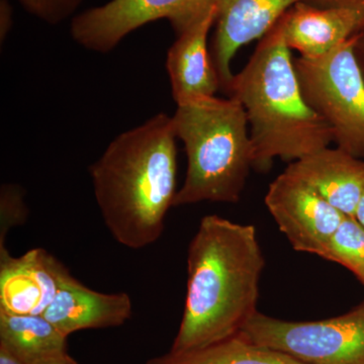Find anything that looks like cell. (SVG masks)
Returning <instances> with one entry per match:
<instances>
[{
  "label": "cell",
  "mask_w": 364,
  "mask_h": 364,
  "mask_svg": "<svg viewBox=\"0 0 364 364\" xmlns=\"http://www.w3.org/2000/svg\"><path fill=\"white\" fill-rule=\"evenodd\" d=\"M264 267L253 225L203 217L189 243L186 305L171 351L203 348L239 334L258 312Z\"/></svg>",
  "instance_id": "6da1fadb"
},
{
  "label": "cell",
  "mask_w": 364,
  "mask_h": 364,
  "mask_svg": "<svg viewBox=\"0 0 364 364\" xmlns=\"http://www.w3.org/2000/svg\"><path fill=\"white\" fill-rule=\"evenodd\" d=\"M176 140L172 117L161 112L114 138L90 166L105 226L124 247L138 250L161 237L177 193Z\"/></svg>",
  "instance_id": "7a4b0ae2"
},
{
  "label": "cell",
  "mask_w": 364,
  "mask_h": 364,
  "mask_svg": "<svg viewBox=\"0 0 364 364\" xmlns=\"http://www.w3.org/2000/svg\"><path fill=\"white\" fill-rule=\"evenodd\" d=\"M226 91L247 117L253 168L265 171L275 159L294 162L333 143L329 127L301 92L280 20L259 40Z\"/></svg>",
  "instance_id": "3957f363"
},
{
  "label": "cell",
  "mask_w": 364,
  "mask_h": 364,
  "mask_svg": "<svg viewBox=\"0 0 364 364\" xmlns=\"http://www.w3.org/2000/svg\"><path fill=\"white\" fill-rule=\"evenodd\" d=\"M174 132L188 158L183 186L173 207L240 200L253 150L247 117L236 98H198L177 105Z\"/></svg>",
  "instance_id": "277c9868"
},
{
  "label": "cell",
  "mask_w": 364,
  "mask_h": 364,
  "mask_svg": "<svg viewBox=\"0 0 364 364\" xmlns=\"http://www.w3.org/2000/svg\"><path fill=\"white\" fill-rule=\"evenodd\" d=\"M355 35L318 58L294 60L306 104L329 127L333 143L364 160V77Z\"/></svg>",
  "instance_id": "5b68a950"
},
{
  "label": "cell",
  "mask_w": 364,
  "mask_h": 364,
  "mask_svg": "<svg viewBox=\"0 0 364 364\" xmlns=\"http://www.w3.org/2000/svg\"><path fill=\"white\" fill-rule=\"evenodd\" d=\"M239 334L305 364H364V301L343 315L311 322L257 312Z\"/></svg>",
  "instance_id": "8992f818"
},
{
  "label": "cell",
  "mask_w": 364,
  "mask_h": 364,
  "mask_svg": "<svg viewBox=\"0 0 364 364\" xmlns=\"http://www.w3.org/2000/svg\"><path fill=\"white\" fill-rule=\"evenodd\" d=\"M219 0H111L72 20V38L91 51H112L146 23L168 20L177 36L203 20Z\"/></svg>",
  "instance_id": "52a82bcc"
},
{
  "label": "cell",
  "mask_w": 364,
  "mask_h": 364,
  "mask_svg": "<svg viewBox=\"0 0 364 364\" xmlns=\"http://www.w3.org/2000/svg\"><path fill=\"white\" fill-rule=\"evenodd\" d=\"M264 203L294 250L322 258L333 235L347 217L286 171L269 184Z\"/></svg>",
  "instance_id": "ba28073f"
},
{
  "label": "cell",
  "mask_w": 364,
  "mask_h": 364,
  "mask_svg": "<svg viewBox=\"0 0 364 364\" xmlns=\"http://www.w3.org/2000/svg\"><path fill=\"white\" fill-rule=\"evenodd\" d=\"M70 272L44 249L21 257L0 253V311L14 315H43Z\"/></svg>",
  "instance_id": "9c48e42d"
},
{
  "label": "cell",
  "mask_w": 364,
  "mask_h": 364,
  "mask_svg": "<svg viewBox=\"0 0 364 364\" xmlns=\"http://www.w3.org/2000/svg\"><path fill=\"white\" fill-rule=\"evenodd\" d=\"M314 0H219L212 57L226 90L233 78L232 61L244 46L261 40L299 2Z\"/></svg>",
  "instance_id": "30bf717a"
},
{
  "label": "cell",
  "mask_w": 364,
  "mask_h": 364,
  "mask_svg": "<svg viewBox=\"0 0 364 364\" xmlns=\"http://www.w3.org/2000/svg\"><path fill=\"white\" fill-rule=\"evenodd\" d=\"M280 23L289 49L304 58H318L353 37L364 26V13L299 2L282 16Z\"/></svg>",
  "instance_id": "8fae6325"
},
{
  "label": "cell",
  "mask_w": 364,
  "mask_h": 364,
  "mask_svg": "<svg viewBox=\"0 0 364 364\" xmlns=\"http://www.w3.org/2000/svg\"><path fill=\"white\" fill-rule=\"evenodd\" d=\"M218 6L195 26L181 35L167 53L172 97L176 105L198 98L215 97L222 87L212 53L208 52V37L215 26Z\"/></svg>",
  "instance_id": "7c38bea8"
},
{
  "label": "cell",
  "mask_w": 364,
  "mask_h": 364,
  "mask_svg": "<svg viewBox=\"0 0 364 364\" xmlns=\"http://www.w3.org/2000/svg\"><path fill=\"white\" fill-rule=\"evenodd\" d=\"M305 182L347 217H354L364 191V160L340 148H324L289 163L284 170Z\"/></svg>",
  "instance_id": "4fadbf2b"
},
{
  "label": "cell",
  "mask_w": 364,
  "mask_h": 364,
  "mask_svg": "<svg viewBox=\"0 0 364 364\" xmlns=\"http://www.w3.org/2000/svg\"><path fill=\"white\" fill-rule=\"evenodd\" d=\"M132 314L128 294L98 293L69 275L43 316L68 337L80 330L119 327Z\"/></svg>",
  "instance_id": "5bb4252c"
},
{
  "label": "cell",
  "mask_w": 364,
  "mask_h": 364,
  "mask_svg": "<svg viewBox=\"0 0 364 364\" xmlns=\"http://www.w3.org/2000/svg\"><path fill=\"white\" fill-rule=\"evenodd\" d=\"M67 337L43 315H14L0 311V344L25 364L71 360Z\"/></svg>",
  "instance_id": "9a60e30c"
},
{
  "label": "cell",
  "mask_w": 364,
  "mask_h": 364,
  "mask_svg": "<svg viewBox=\"0 0 364 364\" xmlns=\"http://www.w3.org/2000/svg\"><path fill=\"white\" fill-rule=\"evenodd\" d=\"M146 364H305L274 349L249 341L241 334L193 350H170Z\"/></svg>",
  "instance_id": "2e32d148"
},
{
  "label": "cell",
  "mask_w": 364,
  "mask_h": 364,
  "mask_svg": "<svg viewBox=\"0 0 364 364\" xmlns=\"http://www.w3.org/2000/svg\"><path fill=\"white\" fill-rule=\"evenodd\" d=\"M323 259L350 270L364 287V228L354 218H344L328 244Z\"/></svg>",
  "instance_id": "e0dca14e"
},
{
  "label": "cell",
  "mask_w": 364,
  "mask_h": 364,
  "mask_svg": "<svg viewBox=\"0 0 364 364\" xmlns=\"http://www.w3.org/2000/svg\"><path fill=\"white\" fill-rule=\"evenodd\" d=\"M0 210H1V232L0 244L4 243L7 232L11 228L18 226L26 219V210L23 193L20 186L4 184L0 193Z\"/></svg>",
  "instance_id": "ac0fdd59"
},
{
  "label": "cell",
  "mask_w": 364,
  "mask_h": 364,
  "mask_svg": "<svg viewBox=\"0 0 364 364\" xmlns=\"http://www.w3.org/2000/svg\"><path fill=\"white\" fill-rule=\"evenodd\" d=\"M33 16L50 25H58L75 13L82 0H18Z\"/></svg>",
  "instance_id": "d6986e66"
},
{
  "label": "cell",
  "mask_w": 364,
  "mask_h": 364,
  "mask_svg": "<svg viewBox=\"0 0 364 364\" xmlns=\"http://www.w3.org/2000/svg\"><path fill=\"white\" fill-rule=\"evenodd\" d=\"M13 26V9L7 0H0V40L4 42Z\"/></svg>",
  "instance_id": "ffe728a7"
},
{
  "label": "cell",
  "mask_w": 364,
  "mask_h": 364,
  "mask_svg": "<svg viewBox=\"0 0 364 364\" xmlns=\"http://www.w3.org/2000/svg\"><path fill=\"white\" fill-rule=\"evenodd\" d=\"M312 4L323 7H348L364 13V0H314Z\"/></svg>",
  "instance_id": "44dd1931"
},
{
  "label": "cell",
  "mask_w": 364,
  "mask_h": 364,
  "mask_svg": "<svg viewBox=\"0 0 364 364\" xmlns=\"http://www.w3.org/2000/svg\"><path fill=\"white\" fill-rule=\"evenodd\" d=\"M354 51H355L356 58H358L359 67H360L364 77V26L355 33Z\"/></svg>",
  "instance_id": "7402d4cb"
},
{
  "label": "cell",
  "mask_w": 364,
  "mask_h": 364,
  "mask_svg": "<svg viewBox=\"0 0 364 364\" xmlns=\"http://www.w3.org/2000/svg\"><path fill=\"white\" fill-rule=\"evenodd\" d=\"M0 364H25L20 359L16 358V355L4 346V344H0Z\"/></svg>",
  "instance_id": "603a6c76"
},
{
  "label": "cell",
  "mask_w": 364,
  "mask_h": 364,
  "mask_svg": "<svg viewBox=\"0 0 364 364\" xmlns=\"http://www.w3.org/2000/svg\"><path fill=\"white\" fill-rule=\"evenodd\" d=\"M354 219L356 220L364 228V191L360 200H359L358 208H356Z\"/></svg>",
  "instance_id": "cb8c5ba5"
},
{
  "label": "cell",
  "mask_w": 364,
  "mask_h": 364,
  "mask_svg": "<svg viewBox=\"0 0 364 364\" xmlns=\"http://www.w3.org/2000/svg\"><path fill=\"white\" fill-rule=\"evenodd\" d=\"M43 364H77V363H76L75 361L73 360V359H71V360L52 361V363H43Z\"/></svg>",
  "instance_id": "d4e9b609"
}]
</instances>
